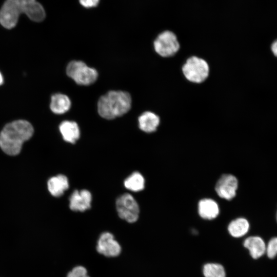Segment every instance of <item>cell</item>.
Segmentation results:
<instances>
[{
    "mask_svg": "<svg viewBox=\"0 0 277 277\" xmlns=\"http://www.w3.org/2000/svg\"><path fill=\"white\" fill-rule=\"evenodd\" d=\"M71 106V101L66 95L56 93L51 97L50 109L56 114H63L68 111Z\"/></svg>",
    "mask_w": 277,
    "mask_h": 277,
    "instance_id": "cell-17",
    "label": "cell"
},
{
    "mask_svg": "<svg viewBox=\"0 0 277 277\" xmlns=\"http://www.w3.org/2000/svg\"><path fill=\"white\" fill-rule=\"evenodd\" d=\"M250 223L246 218L240 217L232 220L228 225V230L234 238L245 235L250 229Z\"/></svg>",
    "mask_w": 277,
    "mask_h": 277,
    "instance_id": "cell-16",
    "label": "cell"
},
{
    "mask_svg": "<svg viewBox=\"0 0 277 277\" xmlns=\"http://www.w3.org/2000/svg\"><path fill=\"white\" fill-rule=\"evenodd\" d=\"M97 251L107 257H115L121 252V247L114 238L113 235L109 232L102 233L97 241Z\"/></svg>",
    "mask_w": 277,
    "mask_h": 277,
    "instance_id": "cell-9",
    "label": "cell"
},
{
    "mask_svg": "<svg viewBox=\"0 0 277 277\" xmlns=\"http://www.w3.org/2000/svg\"><path fill=\"white\" fill-rule=\"evenodd\" d=\"M59 129L63 139L67 142L74 144L80 137V129L75 122L65 121L60 125Z\"/></svg>",
    "mask_w": 277,
    "mask_h": 277,
    "instance_id": "cell-15",
    "label": "cell"
},
{
    "mask_svg": "<svg viewBox=\"0 0 277 277\" xmlns=\"http://www.w3.org/2000/svg\"><path fill=\"white\" fill-rule=\"evenodd\" d=\"M238 186V180L234 175L224 174L217 180L215 190L221 198L231 200L236 196Z\"/></svg>",
    "mask_w": 277,
    "mask_h": 277,
    "instance_id": "cell-8",
    "label": "cell"
},
{
    "mask_svg": "<svg viewBox=\"0 0 277 277\" xmlns=\"http://www.w3.org/2000/svg\"><path fill=\"white\" fill-rule=\"evenodd\" d=\"M266 254L270 259H273L277 256V236L270 239L266 244Z\"/></svg>",
    "mask_w": 277,
    "mask_h": 277,
    "instance_id": "cell-20",
    "label": "cell"
},
{
    "mask_svg": "<svg viewBox=\"0 0 277 277\" xmlns=\"http://www.w3.org/2000/svg\"><path fill=\"white\" fill-rule=\"evenodd\" d=\"M243 245L253 259H258L266 254V244L260 236L253 235L247 238L243 242Z\"/></svg>",
    "mask_w": 277,
    "mask_h": 277,
    "instance_id": "cell-11",
    "label": "cell"
},
{
    "mask_svg": "<svg viewBox=\"0 0 277 277\" xmlns=\"http://www.w3.org/2000/svg\"><path fill=\"white\" fill-rule=\"evenodd\" d=\"M47 185L49 192L55 197L62 196L69 186L68 178L63 174L51 177L48 181Z\"/></svg>",
    "mask_w": 277,
    "mask_h": 277,
    "instance_id": "cell-14",
    "label": "cell"
},
{
    "mask_svg": "<svg viewBox=\"0 0 277 277\" xmlns=\"http://www.w3.org/2000/svg\"><path fill=\"white\" fill-rule=\"evenodd\" d=\"M32 125L25 120H17L7 124L0 133V147L7 154L19 153L23 143L33 134Z\"/></svg>",
    "mask_w": 277,
    "mask_h": 277,
    "instance_id": "cell-2",
    "label": "cell"
},
{
    "mask_svg": "<svg viewBox=\"0 0 277 277\" xmlns=\"http://www.w3.org/2000/svg\"><path fill=\"white\" fill-rule=\"evenodd\" d=\"M140 129L146 133L155 132L161 123V118L155 113L146 111L143 112L138 118Z\"/></svg>",
    "mask_w": 277,
    "mask_h": 277,
    "instance_id": "cell-12",
    "label": "cell"
},
{
    "mask_svg": "<svg viewBox=\"0 0 277 277\" xmlns=\"http://www.w3.org/2000/svg\"><path fill=\"white\" fill-rule=\"evenodd\" d=\"M92 195L86 189L75 190L69 197V207L74 211L84 212L91 207Z\"/></svg>",
    "mask_w": 277,
    "mask_h": 277,
    "instance_id": "cell-10",
    "label": "cell"
},
{
    "mask_svg": "<svg viewBox=\"0 0 277 277\" xmlns=\"http://www.w3.org/2000/svg\"><path fill=\"white\" fill-rule=\"evenodd\" d=\"M145 179L139 172L135 171L128 176L124 181L125 188L130 191L137 192L145 188Z\"/></svg>",
    "mask_w": 277,
    "mask_h": 277,
    "instance_id": "cell-18",
    "label": "cell"
},
{
    "mask_svg": "<svg viewBox=\"0 0 277 277\" xmlns=\"http://www.w3.org/2000/svg\"><path fill=\"white\" fill-rule=\"evenodd\" d=\"M131 106V98L128 92L110 91L100 97L97 110L101 116L112 120L126 113Z\"/></svg>",
    "mask_w": 277,
    "mask_h": 277,
    "instance_id": "cell-3",
    "label": "cell"
},
{
    "mask_svg": "<svg viewBox=\"0 0 277 277\" xmlns=\"http://www.w3.org/2000/svg\"><path fill=\"white\" fill-rule=\"evenodd\" d=\"M67 277H90L87 269L83 266H77L73 268L68 274Z\"/></svg>",
    "mask_w": 277,
    "mask_h": 277,
    "instance_id": "cell-21",
    "label": "cell"
},
{
    "mask_svg": "<svg viewBox=\"0 0 277 277\" xmlns=\"http://www.w3.org/2000/svg\"><path fill=\"white\" fill-rule=\"evenodd\" d=\"M203 272L205 277H226L224 267L217 263H207L204 265Z\"/></svg>",
    "mask_w": 277,
    "mask_h": 277,
    "instance_id": "cell-19",
    "label": "cell"
},
{
    "mask_svg": "<svg viewBox=\"0 0 277 277\" xmlns=\"http://www.w3.org/2000/svg\"><path fill=\"white\" fill-rule=\"evenodd\" d=\"M116 209L120 217L128 223H134L138 220L139 206L135 199L129 193H124L117 199Z\"/></svg>",
    "mask_w": 277,
    "mask_h": 277,
    "instance_id": "cell-7",
    "label": "cell"
},
{
    "mask_svg": "<svg viewBox=\"0 0 277 277\" xmlns=\"http://www.w3.org/2000/svg\"><path fill=\"white\" fill-rule=\"evenodd\" d=\"M184 78L194 84L204 83L210 75V66L203 58L192 55L186 59L181 67Z\"/></svg>",
    "mask_w": 277,
    "mask_h": 277,
    "instance_id": "cell-4",
    "label": "cell"
},
{
    "mask_svg": "<svg viewBox=\"0 0 277 277\" xmlns=\"http://www.w3.org/2000/svg\"><path fill=\"white\" fill-rule=\"evenodd\" d=\"M277 208V207H276ZM275 219H276V222L277 223V210H276V213H275Z\"/></svg>",
    "mask_w": 277,
    "mask_h": 277,
    "instance_id": "cell-25",
    "label": "cell"
},
{
    "mask_svg": "<svg viewBox=\"0 0 277 277\" xmlns=\"http://www.w3.org/2000/svg\"><path fill=\"white\" fill-rule=\"evenodd\" d=\"M153 48L161 57L169 58L174 56L181 48L176 35L170 30L159 33L153 41Z\"/></svg>",
    "mask_w": 277,
    "mask_h": 277,
    "instance_id": "cell-5",
    "label": "cell"
},
{
    "mask_svg": "<svg viewBox=\"0 0 277 277\" xmlns=\"http://www.w3.org/2000/svg\"><path fill=\"white\" fill-rule=\"evenodd\" d=\"M22 13L35 22H41L46 17L43 6L36 0H6L0 9V24L6 29H12Z\"/></svg>",
    "mask_w": 277,
    "mask_h": 277,
    "instance_id": "cell-1",
    "label": "cell"
},
{
    "mask_svg": "<svg viewBox=\"0 0 277 277\" xmlns=\"http://www.w3.org/2000/svg\"><path fill=\"white\" fill-rule=\"evenodd\" d=\"M80 4L86 8H92L96 7L100 0H79Z\"/></svg>",
    "mask_w": 277,
    "mask_h": 277,
    "instance_id": "cell-22",
    "label": "cell"
},
{
    "mask_svg": "<svg viewBox=\"0 0 277 277\" xmlns=\"http://www.w3.org/2000/svg\"><path fill=\"white\" fill-rule=\"evenodd\" d=\"M270 49L272 54L277 57V39L272 43Z\"/></svg>",
    "mask_w": 277,
    "mask_h": 277,
    "instance_id": "cell-23",
    "label": "cell"
},
{
    "mask_svg": "<svg viewBox=\"0 0 277 277\" xmlns=\"http://www.w3.org/2000/svg\"><path fill=\"white\" fill-rule=\"evenodd\" d=\"M3 82H4L3 77L0 72V85H2L3 84Z\"/></svg>",
    "mask_w": 277,
    "mask_h": 277,
    "instance_id": "cell-24",
    "label": "cell"
},
{
    "mask_svg": "<svg viewBox=\"0 0 277 277\" xmlns=\"http://www.w3.org/2000/svg\"><path fill=\"white\" fill-rule=\"evenodd\" d=\"M67 74L77 84L89 85L96 80L97 71L87 66L82 61H73L70 62L66 69Z\"/></svg>",
    "mask_w": 277,
    "mask_h": 277,
    "instance_id": "cell-6",
    "label": "cell"
},
{
    "mask_svg": "<svg viewBox=\"0 0 277 277\" xmlns=\"http://www.w3.org/2000/svg\"><path fill=\"white\" fill-rule=\"evenodd\" d=\"M197 210L199 215L205 220H213L218 216L220 212L218 204L209 198H205L199 202Z\"/></svg>",
    "mask_w": 277,
    "mask_h": 277,
    "instance_id": "cell-13",
    "label": "cell"
}]
</instances>
